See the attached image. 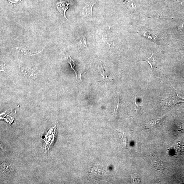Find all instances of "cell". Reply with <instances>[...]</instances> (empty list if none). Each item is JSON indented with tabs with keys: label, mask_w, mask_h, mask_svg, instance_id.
<instances>
[{
	"label": "cell",
	"mask_w": 184,
	"mask_h": 184,
	"mask_svg": "<svg viewBox=\"0 0 184 184\" xmlns=\"http://www.w3.org/2000/svg\"><path fill=\"white\" fill-rule=\"evenodd\" d=\"M56 130V125L51 128L48 131L44 138V140L45 143V150L48 151L52 145L55 137Z\"/></svg>",
	"instance_id": "6da1fadb"
},
{
	"label": "cell",
	"mask_w": 184,
	"mask_h": 184,
	"mask_svg": "<svg viewBox=\"0 0 184 184\" xmlns=\"http://www.w3.org/2000/svg\"><path fill=\"white\" fill-rule=\"evenodd\" d=\"M15 49L16 50L19 51V52L22 53L24 55L32 56L36 55L40 53L39 52L36 54L32 53L30 52L29 50H27V49L26 48L16 47Z\"/></svg>",
	"instance_id": "5b68a950"
},
{
	"label": "cell",
	"mask_w": 184,
	"mask_h": 184,
	"mask_svg": "<svg viewBox=\"0 0 184 184\" xmlns=\"http://www.w3.org/2000/svg\"><path fill=\"white\" fill-rule=\"evenodd\" d=\"M69 2L65 1H59L56 4V7L60 14L67 20L68 19L65 16V12L69 8Z\"/></svg>",
	"instance_id": "3957f363"
},
{
	"label": "cell",
	"mask_w": 184,
	"mask_h": 184,
	"mask_svg": "<svg viewBox=\"0 0 184 184\" xmlns=\"http://www.w3.org/2000/svg\"><path fill=\"white\" fill-rule=\"evenodd\" d=\"M165 101L168 105H174L178 103H184V99L179 96L177 92L175 91V93L167 97Z\"/></svg>",
	"instance_id": "7a4b0ae2"
},
{
	"label": "cell",
	"mask_w": 184,
	"mask_h": 184,
	"mask_svg": "<svg viewBox=\"0 0 184 184\" xmlns=\"http://www.w3.org/2000/svg\"><path fill=\"white\" fill-rule=\"evenodd\" d=\"M162 120H163L162 119H160L154 121L153 122H151L150 124H149V127H153V126H156V125H157V124H160V122L162 121Z\"/></svg>",
	"instance_id": "8fae6325"
},
{
	"label": "cell",
	"mask_w": 184,
	"mask_h": 184,
	"mask_svg": "<svg viewBox=\"0 0 184 184\" xmlns=\"http://www.w3.org/2000/svg\"><path fill=\"white\" fill-rule=\"evenodd\" d=\"M8 1L11 3L13 4L17 3H18L19 1V0H8Z\"/></svg>",
	"instance_id": "4fadbf2b"
},
{
	"label": "cell",
	"mask_w": 184,
	"mask_h": 184,
	"mask_svg": "<svg viewBox=\"0 0 184 184\" xmlns=\"http://www.w3.org/2000/svg\"><path fill=\"white\" fill-rule=\"evenodd\" d=\"M22 72L23 74L28 76H34L35 75V71L32 69H30L25 68L24 69H23Z\"/></svg>",
	"instance_id": "52a82bcc"
},
{
	"label": "cell",
	"mask_w": 184,
	"mask_h": 184,
	"mask_svg": "<svg viewBox=\"0 0 184 184\" xmlns=\"http://www.w3.org/2000/svg\"><path fill=\"white\" fill-rule=\"evenodd\" d=\"M69 57L70 60H69V61H68V62L69 63V64H70L71 66V68L73 69V70L74 71L75 73L77 78V73H76V71L74 69V67H75V66L76 65L75 62L74 60L71 58L70 55H69Z\"/></svg>",
	"instance_id": "30bf717a"
},
{
	"label": "cell",
	"mask_w": 184,
	"mask_h": 184,
	"mask_svg": "<svg viewBox=\"0 0 184 184\" xmlns=\"http://www.w3.org/2000/svg\"><path fill=\"white\" fill-rule=\"evenodd\" d=\"M134 105L135 107L136 108V112H139L140 110V108L142 107V106H145L144 105L143 106H139L136 103V98H135V103H134Z\"/></svg>",
	"instance_id": "7c38bea8"
},
{
	"label": "cell",
	"mask_w": 184,
	"mask_h": 184,
	"mask_svg": "<svg viewBox=\"0 0 184 184\" xmlns=\"http://www.w3.org/2000/svg\"><path fill=\"white\" fill-rule=\"evenodd\" d=\"M125 1L131 9L134 10L136 12L137 9L136 5L132 0H125Z\"/></svg>",
	"instance_id": "9c48e42d"
},
{
	"label": "cell",
	"mask_w": 184,
	"mask_h": 184,
	"mask_svg": "<svg viewBox=\"0 0 184 184\" xmlns=\"http://www.w3.org/2000/svg\"><path fill=\"white\" fill-rule=\"evenodd\" d=\"M78 41L80 48L82 47L87 48V45H86V38L85 37L82 36L80 37L78 39Z\"/></svg>",
	"instance_id": "ba28073f"
},
{
	"label": "cell",
	"mask_w": 184,
	"mask_h": 184,
	"mask_svg": "<svg viewBox=\"0 0 184 184\" xmlns=\"http://www.w3.org/2000/svg\"><path fill=\"white\" fill-rule=\"evenodd\" d=\"M95 3L92 2L83 8V11L86 15L88 16H92V9Z\"/></svg>",
	"instance_id": "8992f818"
},
{
	"label": "cell",
	"mask_w": 184,
	"mask_h": 184,
	"mask_svg": "<svg viewBox=\"0 0 184 184\" xmlns=\"http://www.w3.org/2000/svg\"><path fill=\"white\" fill-rule=\"evenodd\" d=\"M141 62H147L150 65L151 68V71H153L156 63V56L153 53L151 56L149 58H145Z\"/></svg>",
	"instance_id": "277c9868"
}]
</instances>
